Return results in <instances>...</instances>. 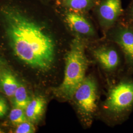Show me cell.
<instances>
[{
	"mask_svg": "<svg viewBox=\"0 0 133 133\" xmlns=\"http://www.w3.org/2000/svg\"><path fill=\"white\" fill-rule=\"evenodd\" d=\"M48 8L38 0H0L2 41L20 61L42 71L51 68L57 45Z\"/></svg>",
	"mask_w": 133,
	"mask_h": 133,
	"instance_id": "cell-1",
	"label": "cell"
},
{
	"mask_svg": "<svg viewBox=\"0 0 133 133\" xmlns=\"http://www.w3.org/2000/svg\"><path fill=\"white\" fill-rule=\"evenodd\" d=\"M88 61L83 39L76 36L71 41L65 58L64 76L55 92L63 99L70 100L78 86L85 78Z\"/></svg>",
	"mask_w": 133,
	"mask_h": 133,
	"instance_id": "cell-2",
	"label": "cell"
},
{
	"mask_svg": "<svg viewBox=\"0 0 133 133\" xmlns=\"http://www.w3.org/2000/svg\"><path fill=\"white\" fill-rule=\"evenodd\" d=\"M106 109L112 113L123 116L133 107V80H126L114 86L105 101Z\"/></svg>",
	"mask_w": 133,
	"mask_h": 133,
	"instance_id": "cell-3",
	"label": "cell"
},
{
	"mask_svg": "<svg viewBox=\"0 0 133 133\" xmlns=\"http://www.w3.org/2000/svg\"><path fill=\"white\" fill-rule=\"evenodd\" d=\"M77 108L86 122L90 121L97 108V87L95 80L86 77L73 95Z\"/></svg>",
	"mask_w": 133,
	"mask_h": 133,
	"instance_id": "cell-4",
	"label": "cell"
},
{
	"mask_svg": "<svg viewBox=\"0 0 133 133\" xmlns=\"http://www.w3.org/2000/svg\"><path fill=\"white\" fill-rule=\"evenodd\" d=\"M121 0H103L98 8L97 13L102 25L111 26L122 12Z\"/></svg>",
	"mask_w": 133,
	"mask_h": 133,
	"instance_id": "cell-5",
	"label": "cell"
},
{
	"mask_svg": "<svg viewBox=\"0 0 133 133\" xmlns=\"http://www.w3.org/2000/svg\"><path fill=\"white\" fill-rule=\"evenodd\" d=\"M63 17L65 22L72 31L86 36L94 34V30L90 22L81 13L68 10Z\"/></svg>",
	"mask_w": 133,
	"mask_h": 133,
	"instance_id": "cell-6",
	"label": "cell"
},
{
	"mask_svg": "<svg viewBox=\"0 0 133 133\" xmlns=\"http://www.w3.org/2000/svg\"><path fill=\"white\" fill-rule=\"evenodd\" d=\"M115 41L121 48L126 61L133 68V31L130 29H121L116 34Z\"/></svg>",
	"mask_w": 133,
	"mask_h": 133,
	"instance_id": "cell-7",
	"label": "cell"
},
{
	"mask_svg": "<svg viewBox=\"0 0 133 133\" xmlns=\"http://www.w3.org/2000/svg\"><path fill=\"white\" fill-rule=\"evenodd\" d=\"M94 54L102 66L107 70H114L119 65V55L117 52L112 48H99L95 50Z\"/></svg>",
	"mask_w": 133,
	"mask_h": 133,
	"instance_id": "cell-8",
	"label": "cell"
},
{
	"mask_svg": "<svg viewBox=\"0 0 133 133\" xmlns=\"http://www.w3.org/2000/svg\"><path fill=\"white\" fill-rule=\"evenodd\" d=\"M46 102L41 96H37L31 100L25 110L27 118L31 122L38 121L45 111Z\"/></svg>",
	"mask_w": 133,
	"mask_h": 133,
	"instance_id": "cell-9",
	"label": "cell"
},
{
	"mask_svg": "<svg viewBox=\"0 0 133 133\" xmlns=\"http://www.w3.org/2000/svg\"><path fill=\"white\" fill-rule=\"evenodd\" d=\"M20 83L10 71L4 70L0 73V88L8 97H14Z\"/></svg>",
	"mask_w": 133,
	"mask_h": 133,
	"instance_id": "cell-10",
	"label": "cell"
},
{
	"mask_svg": "<svg viewBox=\"0 0 133 133\" xmlns=\"http://www.w3.org/2000/svg\"><path fill=\"white\" fill-rule=\"evenodd\" d=\"M94 0H61L60 5L68 10L81 13L89 10Z\"/></svg>",
	"mask_w": 133,
	"mask_h": 133,
	"instance_id": "cell-11",
	"label": "cell"
},
{
	"mask_svg": "<svg viewBox=\"0 0 133 133\" xmlns=\"http://www.w3.org/2000/svg\"><path fill=\"white\" fill-rule=\"evenodd\" d=\"M14 104L15 107L25 110L30 103L31 99L24 86L20 83L14 96Z\"/></svg>",
	"mask_w": 133,
	"mask_h": 133,
	"instance_id": "cell-12",
	"label": "cell"
},
{
	"mask_svg": "<svg viewBox=\"0 0 133 133\" xmlns=\"http://www.w3.org/2000/svg\"><path fill=\"white\" fill-rule=\"evenodd\" d=\"M9 116L10 120L15 125H18L28 120L25 110L17 107L10 111Z\"/></svg>",
	"mask_w": 133,
	"mask_h": 133,
	"instance_id": "cell-13",
	"label": "cell"
},
{
	"mask_svg": "<svg viewBox=\"0 0 133 133\" xmlns=\"http://www.w3.org/2000/svg\"><path fill=\"white\" fill-rule=\"evenodd\" d=\"M35 132V129L33 124L30 121H27L17 125L15 133H33Z\"/></svg>",
	"mask_w": 133,
	"mask_h": 133,
	"instance_id": "cell-14",
	"label": "cell"
},
{
	"mask_svg": "<svg viewBox=\"0 0 133 133\" xmlns=\"http://www.w3.org/2000/svg\"><path fill=\"white\" fill-rule=\"evenodd\" d=\"M8 110V106L5 100L0 96V117H4Z\"/></svg>",
	"mask_w": 133,
	"mask_h": 133,
	"instance_id": "cell-15",
	"label": "cell"
},
{
	"mask_svg": "<svg viewBox=\"0 0 133 133\" xmlns=\"http://www.w3.org/2000/svg\"><path fill=\"white\" fill-rule=\"evenodd\" d=\"M38 1H40V2H42L43 3H46L48 2H49L51 0H38Z\"/></svg>",
	"mask_w": 133,
	"mask_h": 133,
	"instance_id": "cell-16",
	"label": "cell"
},
{
	"mask_svg": "<svg viewBox=\"0 0 133 133\" xmlns=\"http://www.w3.org/2000/svg\"><path fill=\"white\" fill-rule=\"evenodd\" d=\"M131 14H132V16L133 18V6L132 7V10H131Z\"/></svg>",
	"mask_w": 133,
	"mask_h": 133,
	"instance_id": "cell-17",
	"label": "cell"
},
{
	"mask_svg": "<svg viewBox=\"0 0 133 133\" xmlns=\"http://www.w3.org/2000/svg\"><path fill=\"white\" fill-rule=\"evenodd\" d=\"M4 133V132H3V130H2L1 129H0V133Z\"/></svg>",
	"mask_w": 133,
	"mask_h": 133,
	"instance_id": "cell-18",
	"label": "cell"
}]
</instances>
